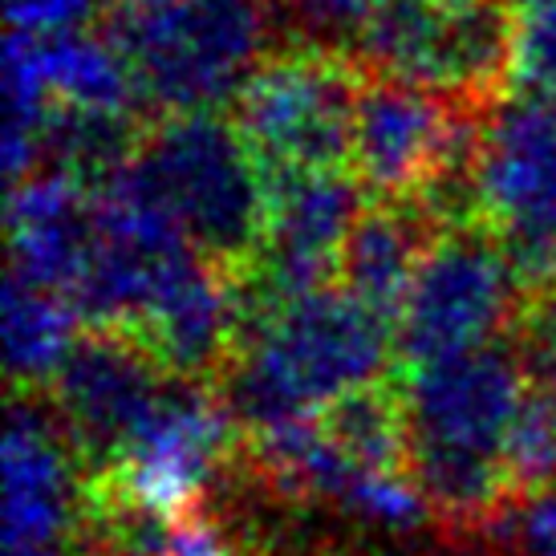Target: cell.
Masks as SVG:
<instances>
[{
  "mask_svg": "<svg viewBox=\"0 0 556 556\" xmlns=\"http://www.w3.org/2000/svg\"><path fill=\"white\" fill-rule=\"evenodd\" d=\"M406 410V476L451 536L495 520L516 492L504 443L528 394L516 341L495 338L479 350L394 370Z\"/></svg>",
  "mask_w": 556,
  "mask_h": 556,
  "instance_id": "1",
  "label": "cell"
},
{
  "mask_svg": "<svg viewBox=\"0 0 556 556\" xmlns=\"http://www.w3.org/2000/svg\"><path fill=\"white\" fill-rule=\"evenodd\" d=\"M390 366H399L394 325L325 285L244 317L216 390L248 434L321 415L345 390L390 378Z\"/></svg>",
  "mask_w": 556,
  "mask_h": 556,
  "instance_id": "2",
  "label": "cell"
},
{
  "mask_svg": "<svg viewBox=\"0 0 556 556\" xmlns=\"http://www.w3.org/2000/svg\"><path fill=\"white\" fill-rule=\"evenodd\" d=\"M106 191L155 207L228 273H248L268 232V175L224 110L151 118Z\"/></svg>",
  "mask_w": 556,
  "mask_h": 556,
  "instance_id": "3",
  "label": "cell"
},
{
  "mask_svg": "<svg viewBox=\"0 0 556 556\" xmlns=\"http://www.w3.org/2000/svg\"><path fill=\"white\" fill-rule=\"evenodd\" d=\"M106 33L135 65L151 118L228 110L264 58L289 46L277 0H159L114 9Z\"/></svg>",
  "mask_w": 556,
  "mask_h": 556,
  "instance_id": "4",
  "label": "cell"
},
{
  "mask_svg": "<svg viewBox=\"0 0 556 556\" xmlns=\"http://www.w3.org/2000/svg\"><path fill=\"white\" fill-rule=\"evenodd\" d=\"M362 86L366 65L354 53L285 46L248 78L232 102V118L268 179L293 170H341L354 163Z\"/></svg>",
  "mask_w": 556,
  "mask_h": 556,
  "instance_id": "5",
  "label": "cell"
},
{
  "mask_svg": "<svg viewBox=\"0 0 556 556\" xmlns=\"http://www.w3.org/2000/svg\"><path fill=\"white\" fill-rule=\"evenodd\" d=\"M516 0H382L357 41L370 74L495 106L511 93Z\"/></svg>",
  "mask_w": 556,
  "mask_h": 556,
  "instance_id": "6",
  "label": "cell"
},
{
  "mask_svg": "<svg viewBox=\"0 0 556 556\" xmlns=\"http://www.w3.org/2000/svg\"><path fill=\"white\" fill-rule=\"evenodd\" d=\"M240 443L244 431L212 382L170 378L118 459L86 476V495L175 525L203 508L219 471L240 464Z\"/></svg>",
  "mask_w": 556,
  "mask_h": 556,
  "instance_id": "7",
  "label": "cell"
},
{
  "mask_svg": "<svg viewBox=\"0 0 556 556\" xmlns=\"http://www.w3.org/2000/svg\"><path fill=\"white\" fill-rule=\"evenodd\" d=\"M525 301L528 289L500 236L483 219L447 224L406 293L394 325V357L399 366H422L508 338Z\"/></svg>",
  "mask_w": 556,
  "mask_h": 556,
  "instance_id": "8",
  "label": "cell"
},
{
  "mask_svg": "<svg viewBox=\"0 0 556 556\" xmlns=\"http://www.w3.org/2000/svg\"><path fill=\"white\" fill-rule=\"evenodd\" d=\"M479 216L528 293H556V106L508 93L488 114L476 163Z\"/></svg>",
  "mask_w": 556,
  "mask_h": 556,
  "instance_id": "9",
  "label": "cell"
},
{
  "mask_svg": "<svg viewBox=\"0 0 556 556\" xmlns=\"http://www.w3.org/2000/svg\"><path fill=\"white\" fill-rule=\"evenodd\" d=\"M366 200L370 191L350 167L273 175L264 248L256 264L236 277L244 317L277 309L325 285H338L341 248Z\"/></svg>",
  "mask_w": 556,
  "mask_h": 556,
  "instance_id": "10",
  "label": "cell"
},
{
  "mask_svg": "<svg viewBox=\"0 0 556 556\" xmlns=\"http://www.w3.org/2000/svg\"><path fill=\"white\" fill-rule=\"evenodd\" d=\"M167 382L170 374L130 333L81 329L46 394L74 439L86 476H98L118 459Z\"/></svg>",
  "mask_w": 556,
  "mask_h": 556,
  "instance_id": "11",
  "label": "cell"
},
{
  "mask_svg": "<svg viewBox=\"0 0 556 556\" xmlns=\"http://www.w3.org/2000/svg\"><path fill=\"white\" fill-rule=\"evenodd\" d=\"M98 195L62 170H33L9 187V256L16 277L70 296L93 248Z\"/></svg>",
  "mask_w": 556,
  "mask_h": 556,
  "instance_id": "12",
  "label": "cell"
},
{
  "mask_svg": "<svg viewBox=\"0 0 556 556\" xmlns=\"http://www.w3.org/2000/svg\"><path fill=\"white\" fill-rule=\"evenodd\" d=\"M439 232L443 224L422 200H366L341 248L338 289L399 325L406 293Z\"/></svg>",
  "mask_w": 556,
  "mask_h": 556,
  "instance_id": "13",
  "label": "cell"
},
{
  "mask_svg": "<svg viewBox=\"0 0 556 556\" xmlns=\"http://www.w3.org/2000/svg\"><path fill=\"white\" fill-rule=\"evenodd\" d=\"M41 58H46L53 106L151 118L139 78H135V65L110 33L81 29L65 33V37H41Z\"/></svg>",
  "mask_w": 556,
  "mask_h": 556,
  "instance_id": "14",
  "label": "cell"
},
{
  "mask_svg": "<svg viewBox=\"0 0 556 556\" xmlns=\"http://www.w3.org/2000/svg\"><path fill=\"white\" fill-rule=\"evenodd\" d=\"M81 317L74 301L53 289L29 285L9 273L4 280V362L13 390H46L74 341L81 338Z\"/></svg>",
  "mask_w": 556,
  "mask_h": 556,
  "instance_id": "15",
  "label": "cell"
},
{
  "mask_svg": "<svg viewBox=\"0 0 556 556\" xmlns=\"http://www.w3.org/2000/svg\"><path fill=\"white\" fill-rule=\"evenodd\" d=\"M317 422L329 443L354 464L406 476V410L399 378H378L345 390L317 415Z\"/></svg>",
  "mask_w": 556,
  "mask_h": 556,
  "instance_id": "16",
  "label": "cell"
},
{
  "mask_svg": "<svg viewBox=\"0 0 556 556\" xmlns=\"http://www.w3.org/2000/svg\"><path fill=\"white\" fill-rule=\"evenodd\" d=\"M504 464H508V483L516 500L556 488V406L532 387L511 418Z\"/></svg>",
  "mask_w": 556,
  "mask_h": 556,
  "instance_id": "17",
  "label": "cell"
},
{
  "mask_svg": "<svg viewBox=\"0 0 556 556\" xmlns=\"http://www.w3.org/2000/svg\"><path fill=\"white\" fill-rule=\"evenodd\" d=\"M285 29L296 33V46L345 49L357 58V41L382 0H277Z\"/></svg>",
  "mask_w": 556,
  "mask_h": 556,
  "instance_id": "18",
  "label": "cell"
},
{
  "mask_svg": "<svg viewBox=\"0 0 556 556\" xmlns=\"http://www.w3.org/2000/svg\"><path fill=\"white\" fill-rule=\"evenodd\" d=\"M511 93L544 98V102L556 93V0L525 4L516 16Z\"/></svg>",
  "mask_w": 556,
  "mask_h": 556,
  "instance_id": "19",
  "label": "cell"
},
{
  "mask_svg": "<svg viewBox=\"0 0 556 556\" xmlns=\"http://www.w3.org/2000/svg\"><path fill=\"white\" fill-rule=\"evenodd\" d=\"M511 341L525 362L528 387L556 406V293H528L511 325Z\"/></svg>",
  "mask_w": 556,
  "mask_h": 556,
  "instance_id": "20",
  "label": "cell"
},
{
  "mask_svg": "<svg viewBox=\"0 0 556 556\" xmlns=\"http://www.w3.org/2000/svg\"><path fill=\"white\" fill-rule=\"evenodd\" d=\"M102 9V0H9V29L29 37H65L81 33Z\"/></svg>",
  "mask_w": 556,
  "mask_h": 556,
  "instance_id": "21",
  "label": "cell"
},
{
  "mask_svg": "<svg viewBox=\"0 0 556 556\" xmlns=\"http://www.w3.org/2000/svg\"><path fill=\"white\" fill-rule=\"evenodd\" d=\"M163 556H236V548H232V541H228L224 525L212 520L203 508H195L191 516L170 525Z\"/></svg>",
  "mask_w": 556,
  "mask_h": 556,
  "instance_id": "22",
  "label": "cell"
},
{
  "mask_svg": "<svg viewBox=\"0 0 556 556\" xmlns=\"http://www.w3.org/2000/svg\"><path fill=\"white\" fill-rule=\"evenodd\" d=\"M74 556H130L126 548H118L114 541H102V536H81Z\"/></svg>",
  "mask_w": 556,
  "mask_h": 556,
  "instance_id": "23",
  "label": "cell"
},
{
  "mask_svg": "<svg viewBox=\"0 0 556 556\" xmlns=\"http://www.w3.org/2000/svg\"><path fill=\"white\" fill-rule=\"evenodd\" d=\"M114 9H147V4H159V0H110Z\"/></svg>",
  "mask_w": 556,
  "mask_h": 556,
  "instance_id": "24",
  "label": "cell"
},
{
  "mask_svg": "<svg viewBox=\"0 0 556 556\" xmlns=\"http://www.w3.org/2000/svg\"><path fill=\"white\" fill-rule=\"evenodd\" d=\"M525 4H536V0H516V9H525Z\"/></svg>",
  "mask_w": 556,
  "mask_h": 556,
  "instance_id": "25",
  "label": "cell"
},
{
  "mask_svg": "<svg viewBox=\"0 0 556 556\" xmlns=\"http://www.w3.org/2000/svg\"><path fill=\"white\" fill-rule=\"evenodd\" d=\"M548 102H553V106H556V93H553V98H548Z\"/></svg>",
  "mask_w": 556,
  "mask_h": 556,
  "instance_id": "26",
  "label": "cell"
}]
</instances>
